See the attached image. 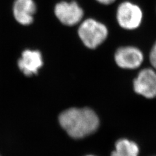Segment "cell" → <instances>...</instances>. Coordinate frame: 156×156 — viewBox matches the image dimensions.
Instances as JSON below:
<instances>
[{
	"mask_svg": "<svg viewBox=\"0 0 156 156\" xmlns=\"http://www.w3.org/2000/svg\"><path fill=\"white\" fill-rule=\"evenodd\" d=\"M62 128L72 138L81 139L93 133L99 126V119L89 108H70L59 115Z\"/></svg>",
	"mask_w": 156,
	"mask_h": 156,
	"instance_id": "6da1fadb",
	"label": "cell"
},
{
	"mask_svg": "<svg viewBox=\"0 0 156 156\" xmlns=\"http://www.w3.org/2000/svg\"><path fill=\"white\" fill-rule=\"evenodd\" d=\"M78 34L87 48L94 49L105 41L108 36V29L102 23L94 19H87L80 25Z\"/></svg>",
	"mask_w": 156,
	"mask_h": 156,
	"instance_id": "7a4b0ae2",
	"label": "cell"
},
{
	"mask_svg": "<svg viewBox=\"0 0 156 156\" xmlns=\"http://www.w3.org/2000/svg\"><path fill=\"white\" fill-rule=\"evenodd\" d=\"M143 18L140 7L130 2L120 3L116 10V20L119 26L126 30H135L140 27Z\"/></svg>",
	"mask_w": 156,
	"mask_h": 156,
	"instance_id": "3957f363",
	"label": "cell"
},
{
	"mask_svg": "<svg viewBox=\"0 0 156 156\" xmlns=\"http://www.w3.org/2000/svg\"><path fill=\"white\" fill-rule=\"evenodd\" d=\"M136 94L148 99L156 97V70L152 68L141 70L133 82Z\"/></svg>",
	"mask_w": 156,
	"mask_h": 156,
	"instance_id": "277c9868",
	"label": "cell"
},
{
	"mask_svg": "<svg viewBox=\"0 0 156 156\" xmlns=\"http://www.w3.org/2000/svg\"><path fill=\"white\" fill-rule=\"evenodd\" d=\"M115 61L121 68L135 70L142 65L144 55L142 51L136 47H120L115 52Z\"/></svg>",
	"mask_w": 156,
	"mask_h": 156,
	"instance_id": "5b68a950",
	"label": "cell"
},
{
	"mask_svg": "<svg viewBox=\"0 0 156 156\" xmlns=\"http://www.w3.org/2000/svg\"><path fill=\"white\" fill-rule=\"evenodd\" d=\"M55 14L62 23L72 26L81 20L83 16V11L75 2H62L56 5Z\"/></svg>",
	"mask_w": 156,
	"mask_h": 156,
	"instance_id": "8992f818",
	"label": "cell"
},
{
	"mask_svg": "<svg viewBox=\"0 0 156 156\" xmlns=\"http://www.w3.org/2000/svg\"><path fill=\"white\" fill-rule=\"evenodd\" d=\"M42 65L43 61L41 53L37 50H27L23 51L22 57L18 62L19 68L27 76L37 74Z\"/></svg>",
	"mask_w": 156,
	"mask_h": 156,
	"instance_id": "52a82bcc",
	"label": "cell"
},
{
	"mask_svg": "<svg viewBox=\"0 0 156 156\" xmlns=\"http://www.w3.org/2000/svg\"><path fill=\"white\" fill-rule=\"evenodd\" d=\"M36 5L33 0H15L13 6L14 16L22 25H29L33 21Z\"/></svg>",
	"mask_w": 156,
	"mask_h": 156,
	"instance_id": "ba28073f",
	"label": "cell"
},
{
	"mask_svg": "<svg viewBox=\"0 0 156 156\" xmlns=\"http://www.w3.org/2000/svg\"><path fill=\"white\" fill-rule=\"evenodd\" d=\"M139 148L138 145L132 140L122 139L116 141L115 150L111 156H138Z\"/></svg>",
	"mask_w": 156,
	"mask_h": 156,
	"instance_id": "9c48e42d",
	"label": "cell"
},
{
	"mask_svg": "<svg viewBox=\"0 0 156 156\" xmlns=\"http://www.w3.org/2000/svg\"><path fill=\"white\" fill-rule=\"evenodd\" d=\"M149 60L152 68L156 70V42L154 43L149 54Z\"/></svg>",
	"mask_w": 156,
	"mask_h": 156,
	"instance_id": "30bf717a",
	"label": "cell"
},
{
	"mask_svg": "<svg viewBox=\"0 0 156 156\" xmlns=\"http://www.w3.org/2000/svg\"><path fill=\"white\" fill-rule=\"evenodd\" d=\"M96 1L104 5H109L113 3L115 0H96Z\"/></svg>",
	"mask_w": 156,
	"mask_h": 156,
	"instance_id": "8fae6325",
	"label": "cell"
},
{
	"mask_svg": "<svg viewBox=\"0 0 156 156\" xmlns=\"http://www.w3.org/2000/svg\"><path fill=\"white\" fill-rule=\"evenodd\" d=\"M87 156H93V155H87Z\"/></svg>",
	"mask_w": 156,
	"mask_h": 156,
	"instance_id": "7c38bea8",
	"label": "cell"
}]
</instances>
